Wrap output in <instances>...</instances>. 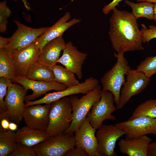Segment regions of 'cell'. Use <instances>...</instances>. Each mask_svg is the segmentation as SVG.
I'll return each mask as SVG.
<instances>
[{"mask_svg":"<svg viewBox=\"0 0 156 156\" xmlns=\"http://www.w3.org/2000/svg\"><path fill=\"white\" fill-rule=\"evenodd\" d=\"M112 10L109 35L113 48L117 53L143 50L142 33L136 19L131 12Z\"/></svg>","mask_w":156,"mask_h":156,"instance_id":"1","label":"cell"},{"mask_svg":"<svg viewBox=\"0 0 156 156\" xmlns=\"http://www.w3.org/2000/svg\"><path fill=\"white\" fill-rule=\"evenodd\" d=\"M15 133L0 126V156H9L15 149L17 143Z\"/></svg>","mask_w":156,"mask_h":156,"instance_id":"24","label":"cell"},{"mask_svg":"<svg viewBox=\"0 0 156 156\" xmlns=\"http://www.w3.org/2000/svg\"><path fill=\"white\" fill-rule=\"evenodd\" d=\"M9 156H37L33 147L18 143L13 152Z\"/></svg>","mask_w":156,"mask_h":156,"instance_id":"31","label":"cell"},{"mask_svg":"<svg viewBox=\"0 0 156 156\" xmlns=\"http://www.w3.org/2000/svg\"><path fill=\"white\" fill-rule=\"evenodd\" d=\"M12 13L7 5V2L3 1L0 2V31L4 33L7 30L8 19Z\"/></svg>","mask_w":156,"mask_h":156,"instance_id":"30","label":"cell"},{"mask_svg":"<svg viewBox=\"0 0 156 156\" xmlns=\"http://www.w3.org/2000/svg\"><path fill=\"white\" fill-rule=\"evenodd\" d=\"M14 22L17 29L10 38L9 42L5 48L12 54L35 42L49 27L34 28L25 26L17 20Z\"/></svg>","mask_w":156,"mask_h":156,"instance_id":"8","label":"cell"},{"mask_svg":"<svg viewBox=\"0 0 156 156\" xmlns=\"http://www.w3.org/2000/svg\"><path fill=\"white\" fill-rule=\"evenodd\" d=\"M51 104L26 107L23 115L26 126L37 130L46 131L49 123Z\"/></svg>","mask_w":156,"mask_h":156,"instance_id":"12","label":"cell"},{"mask_svg":"<svg viewBox=\"0 0 156 156\" xmlns=\"http://www.w3.org/2000/svg\"><path fill=\"white\" fill-rule=\"evenodd\" d=\"M138 2L148 1L153 3H156V0H136Z\"/></svg>","mask_w":156,"mask_h":156,"instance_id":"41","label":"cell"},{"mask_svg":"<svg viewBox=\"0 0 156 156\" xmlns=\"http://www.w3.org/2000/svg\"><path fill=\"white\" fill-rule=\"evenodd\" d=\"M25 77L34 80L46 82L54 81L51 67L37 61L31 66Z\"/></svg>","mask_w":156,"mask_h":156,"instance_id":"23","label":"cell"},{"mask_svg":"<svg viewBox=\"0 0 156 156\" xmlns=\"http://www.w3.org/2000/svg\"><path fill=\"white\" fill-rule=\"evenodd\" d=\"M66 43L62 36L48 42L41 50L37 61L51 67L56 65Z\"/></svg>","mask_w":156,"mask_h":156,"instance_id":"20","label":"cell"},{"mask_svg":"<svg viewBox=\"0 0 156 156\" xmlns=\"http://www.w3.org/2000/svg\"><path fill=\"white\" fill-rule=\"evenodd\" d=\"M65 156H88L86 151L80 147H75L69 150Z\"/></svg>","mask_w":156,"mask_h":156,"instance_id":"33","label":"cell"},{"mask_svg":"<svg viewBox=\"0 0 156 156\" xmlns=\"http://www.w3.org/2000/svg\"><path fill=\"white\" fill-rule=\"evenodd\" d=\"M27 91L18 83H11L9 85L4 99L7 109L5 118L17 124L22 120Z\"/></svg>","mask_w":156,"mask_h":156,"instance_id":"5","label":"cell"},{"mask_svg":"<svg viewBox=\"0 0 156 156\" xmlns=\"http://www.w3.org/2000/svg\"><path fill=\"white\" fill-rule=\"evenodd\" d=\"M142 42H148L151 40L156 38V26L150 25L148 28L144 24L141 25Z\"/></svg>","mask_w":156,"mask_h":156,"instance_id":"32","label":"cell"},{"mask_svg":"<svg viewBox=\"0 0 156 156\" xmlns=\"http://www.w3.org/2000/svg\"><path fill=\"white\" fill-rule=\"evenodd\" d=\"M98 129L96 135L99 156H116L114 151L116 142L125 133L116 124H103Z\"/></svg>","mask_w":156,"mask_h":156,"instance_id":"9","label":"cell"},{"mask_svg":"<svg viewBox=\"0 0 156 156\" xmlns=\"http://www.w3.org/2000/svg\"><path fill=\"white\" fill-rule=\"evenodd\" d=\"M148 156H156V140L149 144L148 149Z\"/></svg>","mask_w":156,"mask_h":156,"instance_id":"35","label":"cell"},{"mask_svg":"<svg viewBox=\"0 0 156 156\" xmlns=\"http://www.w3.org/2000/svg\"><path fill=\"white\" fill-rule=\"evenodd\" d=\"M125 133L127 139L153 134L156 130V119L140 116L115 124Z\"/></svg>","mask_w":156,"mask_h":156,"instance_id":"11","label":"cell"},{"mask_svg":"<svg viewBox=\"0 0 156 156\" xmlns=\"http://www.w3.org/2000/svg\"><path fill=\"white\" fill-rule=\"evenodd\" d=\"M151 138L146 135L134 138L121 139L118 145L120 152L129 156H148Z\"/></svg>","mask_w":156,"mask_h":156,"instance_id":"19","label":"cell"},{"mask_svg":"<svg viewBox=\"0 0 156 156\" xmlns=\"http://www.w3.org/2000/svg\"><path fill=\"white\" fill-rule=\"evenodd\" d=\"M117 61L112 68L105 73L101 79L102 90L109 91L113 95L117 109L118 106L120 92L126 75L131 69L124 53H115Z\"/></svg>","mask_w":156,"mask_h":156,"instance_id":"3","label":"cell"},{"mask_svg":"<svg viewBox=\"0 0 156 156\" xmlns=\"http://www.w3.org/2000/svg\"><path fill=\"white\" fill-rule=\"evenodd\" d=\"M122 0H113L111 3L105 6L103 8L102 11L105 14H109L113 8L119 5V3Z\"/></svg>","mask_w":156,"mask_h":156,"instance_id":"34","label":"cell"},{"mask_svg":"<svg viewBox=\"0 0 156 156\" xmlns=\"http://www.w3.org/2000/svg\"><path fill=\"white\" fill-rule=\"evenodd\" d=\"M25 8L28 10H30V6L29 5L27 0H21Z\"/></svg>","mask_w":156,"mask_h":156,"instance_id":"39","label":"cell"},{"mask_svg":"<svg viewBox=\"0 0 156 156\" xmlns=\"http://www.w3.org/2000/svg\"><path fill=\"white\" fill-rule=\"evenodd\" d=\"M136 70L149 78L156 74V55L147 57L137 66Z\"/></svg>","mask_w":156,"mask_h":156,"instance_id":"28","label":"cell"},{"mask_svg":"<svg viewBox=\"0 0 156 156\" xmlns=\"http://www.w3.org/2000/svg\"><path fill=\"white\" fill-rule=\"evenodd\" d=\"M54 76V81L64 84L67 87L80 83L75 74L64 66L56 64L51 67Z\"/></svg>","mask_w":156,"mask_h":156,"instance_id":"25","label":"cell"},{"mask_svg":"<svg viewBox=\"0 0 156 156\" xmlns=\"http://www.w3.org/2000/svg\"><path fill=\"white\" fill-rule=\"evenodd\" d=\"M12 81L9 79L0 77V120L5 118L7 109L4 98L6 94L8 87Z\"/></svg>","mask_w":156,"mask_h":156,"instance_id":"29","label":"cell"},{"mask_svg":"<svg viewBox=\"0 0 156 156\" xmlns=\"http://www.w3.org/2000/svg\"><path fill=\"white\" fill-rule=\"evenodd\" d=\"M153 20L156 21V3H154V10Z\"/></svg>","mask_w":156,"mask_h":156,"instance_id":"40","label":"cell"},{"mask_svg":"<svg viewBox=\"0 0 156 156\" xmlns=\"http://www.w3.org/2000/svg\"><path fill=\"white\" fill-rule=\"evenodd\" d=\"M120 92L117 109H122L131 98L143 91L148 85L150 78L136 69H130Z\"/></svg>","mask_w":156,"mask_h":156,"instance_id":"10","label":"cell"},{"mask_svg":"<svg viewBox=\"0 0 156 156\" xmlns=\"http://www.w3.org/2000/svg\"><path fill=\"white\" fill-rule=\"evenodd\" d=\"M125 3L132 9L131 12L136 19L141 17L148 20H153L154 4L148 1L135 3L128 0H125Z\"/></svg>","mask_w":156,"mask_h":156,"instance_id":"26","label":"cell"},{"mask_svg":"<svg viewBox=\"0 0 156 156\" xmlns=\"http://www.w3.org/2000/svg\"><path fill=\"white\" fill-rule=\"evenodd\" d=\"M100 99L92 106L86 118L91 126L98 129L106 120H115V116L112 113L117 109L114 105L113 94L109 91L101 90Z\"/></svg>","mask_w":156,"mask_h":156,"instance_id":"6","label":"cell"},{"mask_svg":"<svg viewBox=\"0 0 156 156\" xmlns=\"http://www.w3.org/2000/svg\"><path fill=\"white\" fill-rule=\"evenodd\" d=\"M75 147L74 134L64 133L50 137L33 147L37 156H64Z\"/></svg>","mask_w":156,"mask_h":156,"instance_id":"7","label":"cell"},{"mask_svg":"<svg viewBox=\"0 0 156 156\" xmlns=\"http://www.w3.org/2000/svg\"><path fill=\"white\" fill-rule=\"evenodd\" d=\"M10 40V38L0 37V49L5 48L8 44Z\"/></svg>","mask_w":156,"mask_h":156,"instance_id":"37","label":"cell"},{"mask_svg":"<svg viewBox=\"0 0 156 156\" xmlns=\"http://www.w3.org/2000/svg\"><path fill=\"white\" fill-rule=\"evenodd\" d=\"M101 87L98 85L81 98L75 95L69 97L72 110V120L65 133L74 134L86 118L93 105L101 99Z\"/></svg>","mask_w":156,"mask_h":156,"instance_id":"4","label":"cell"},{"mask_svg":"<svg viewBox=\"0 0 156 156\" xmlns=\"http://www.w3.org/2000/svg\"><path fill=\"white\" fill-rule=\"evenodd\" d=\"M98 79L90 77L77 85L68 87L59 91L46 94L44 97L36 101V104H48L68 96L78 94H85L99 85Z\"/></svg>","mask_w":156,"mask_h":156,"instance_id":"16","label":"cell"},{"mask_svg":"<svg viewBox=\"0 0 156 156\" xmlns=\"http://www.w3.org/2000/svg\"><path fill=\"white\" fill-rule=\"evenodd\" d=\"M72 118L69 97H64L52 102L49 112L47 133L52 137L65 133L70 125Z\"/></svg>","mask_w":156,"mask_h":156,"instance_id":"2","label":"cell"},{"mask_svg":"<svg viewBox=\"0 0 156 156\" xmlns=\"http://www.w3.org/2000/svg\"><path fill=\"white\" fill-rule=\"evenodd\" d=\"M16 141L26 146L33 147L49 139L46 131L34 129L25 126L19 129L15 133Z\"/></svg>","mask_w":156,"mask_h":156,"instance_id":"21","label":"cell"},{"mask_svg":"<svg viewBox=\"0 0 156 156\" xmlns=\"http://www.w3.org/2000/svg\"><path fill=\"white\" fill-rule=\"evenodd\" d=\"M70 17V13L66 12L52 26L49 27L45 33L37 39L35 42L41 50L47 43L62 36L69 28L81 21V19L76 18H74L68 21Z\"/></svg>","mask_w":156,"mask_h":156,"instance_id":"18","label":"cell"},{"mask_svg":"<svg viewBox=\"0 0 156 156\" xmlns=\"http://www.w3.org/2000/svg\"><path fill=\"white\" fill-rule=\"evenodd\" d=\"M17 76L12 54L5 48L0 49V77L13 81Z\"/></svg>","mask_w":156,"mask_h":156,"instance_id":"22","label":"cell"},{"mask_svg":"<svg viewBox=\"0 0 156 156\" xmlns=\"http://www.w3.org/2000/svg\"><path fill=\"white\" fill-rule=\"evenodd\" d=\"M16 123L15 122H10L9 129L13 131L16 130L18 128V126Z\"/></svg>","mask_w":156,"mask_h":156,"instance_id":"38","label":"cell"},{"mask_svg":"<svg viewBox=\"0 0 156 156\" xmlns=\"http://www.w3.org/2000/svg\"><path fill=\"white\" fill-rule=\"evenodd\" d=\"M143 116L156 119V100L149 99L139 105L129 119Z\"/></svg>","mask_w":156,"mask_h":156,"instance_id":"27","label":"cell"},{"mask_svg":"<svg viewBox=\"0 0 156 156\" xmlns=\"http://www.w3.org/2000/svg\"><path fill=\"white\" fill-rule=\"evenodd\" d=\"M153 134L155 135L156 136V130L153 133Z\"/></svg>","mask_w":156,"mask_h":156,"instance_id":"42","label":"cell"},{"mask_svg":"<svg viewBox=\"0 0 156 156\" xmlns=\"http://www.w3.org/2000/svg\"><path fill=\"white\" fill-rule=\"evenodd\" d=\"M96 130L86 117L74 133L75 146L83 149L88 156H99L97 151Z\"/></svg>","mask_w":156,"mask_h":156,"instance_id":"14","label":"cell"},{"mask_svg":"<svg viewBox=\"0 0 156 156\" xmlns=\"http://www.w3.org/2000/svg\"><path fill=\"white\" fill-rule=\"evenodd\" d=\"M87 53L79 51L71 41L66 43L62 56L57 63L73 73L79 79L83 77L82 67L86 59Z\"/></svg>","mask_w":156,"mask_h":156,"instance_id":"15","label":"cell"},{"mask_svg":"<svg viewBox=\"0 0 156 156\" xmlns=\"http://www.w3.org/2000/svg\"><path fill=\"white\" fill-rule=\"evenodd\" d=\"M13 81L21 85L27 90L32 91L31 94L25 96V101H33L50 91H59L68 88L64 84L55 81L46 82L34 80L19 76H18Z\"/></svg>","mask_w":156,"mask_h":156,"instance_id":"13","label":"cell"},{"mask_svg":"<svg viewBox=\"0 0 156 156\" xmlns=\"http://www.w3.org/2000/svg\"><path fill=\"white\" fill-rule=\"evenodd\" d=\"M40 51L34 42L12 53L18 76L26 77L31 66L37 61Z\"/></svg>","mask_w":156,"mask_h":156,"instance_id":"17","label":"cell"},{"mask_svg":"<svg viewBox=\"0 0 156 156\" xmlns=\"http://www.w3.org/2000/svg\"><path fill=\"white\" fill-rule=\"evenodd\" d=\"M9 121L5 118L2 119L0 120V126L5 130H8L10 123Z\"/></svg>","mask_w":156,"mask_h":156,"instance_id":"36","label":"cell"}]
</instances>
